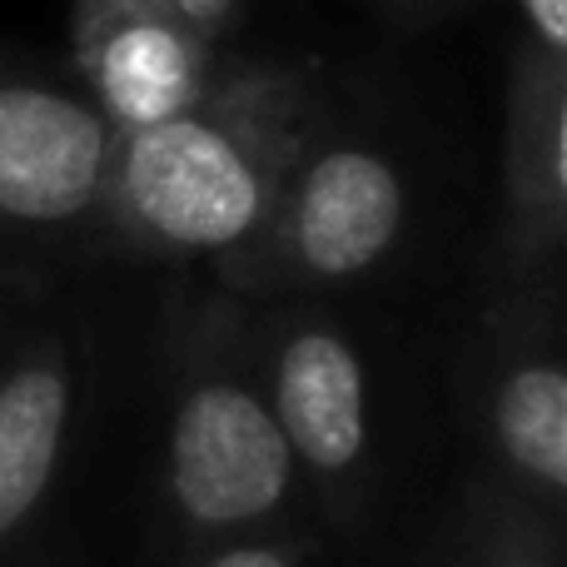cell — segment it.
<instances>
[{
  "label": "cell",
  "instance_id": "cell-1",
  "mask_svg": "<svg viewBox=\"0 0 567 567\" xmlns=\"http://www.w3.org/2000/svg\"><path fill=\"white\" fill-rule=\"evenodd\" d=\"M299 65H225L199 105L110 140L90 259L215 265L265 219L299 150L329 125Z\"/></svg>",
  "mask_w": 567,
  "mask_h": 567
},
{
  "label": "cell",
  "instance_id": "cell-2",
  "mask_svg": "<svg viewBox=\"0 0 567 567\" xmlns=\"http://www.w3.org/2000/svg\"><path fill=\"white\" fill-rule=\"evenodd\" d=\"M159 389V498L185 558L279 533L303 488L259 383L249 303L189 284L165 309Z\"/></svg>",
  "mask_w": 567,
  "mask_h": 567
},
{
  "label": "cell",
  "instance_id": "cell-3",
  "mask_svg": "<svg viewBox=\"0 0 567 567\" xmlns=\"http://www.w3.org/2000/svg\"><path fill=\"white\" fill-rule=\"evenodd\" d=\"M409 235V179L383 145L323 125L289 165L265 219L209 269L245 303L323 299L379 275Z\"/></svg>",
  "mask_w": 567,
  "mask_h": 567
},
{
  "label": "cell",
  "instance_id": "cell-4",
  "mask_svg": "<svg viewBox=\"0 0 567 567\" xmlns=\"http://www.w3.org/2000/svg\"><path fill=\"white\" fill-rule=\"evenodd\" d=\"M110 130L65 65L0 45V299L90 259Z\"/></svg>",
  "mask_w": 567,
  "mask_h": 567
},
{
  "label": "cell",
  "instance_id": "cell-5",
  "mask_svg": "<svg viewBox=\"0 0 567 567\" xmlns=\"http://www.w3.org/2000/svg\"><path fill=\"white\" fill-rule=\"evenodd\" d=\"M468 409L488 483L563 523L567 508V363L563 284L503 289L478 319L468 359Z\"/></svg>",
  "mask_w": 567,
  "mask_h": 567
},
{
  "label": "cell",
  "instance_id": "cell-6",
  "mask_svg": "<svg viewBox=\"0 0 567 567\" xmlns=\"http://www.w3.org/2000/svg\"><path fill=\"white\" fill-rule=\"evenodd\" d=\"M249 333L299 488L329 513H353L379 458L363 349L319 299L249 303Z\"/></svg>",
  "mask_w": 567,
  "mask_h": 567
},
{
  "label": "cell",
  "instance_id": "cell-7",
  "mask_svg": "<svg viewBox=\"0 0 567 567\" xmlns=\"http://www.w3.org/2000/svg\"><path fill=\"white\" fill-rule=\"evenodd\" d=\"M65 70L120 140L199 105L225 60L169 0H70Z\"/></svg>",
  "mask_w": 567,
  "mask_h": 567
},
{
  "label": "cell",
  "instance_id": "cell-8",
  "mask_svg": "<svg viewBox=\"0 0 567 567\" xmlns=\"http://www.w3.org/2000/svg\"><path fill=\"white\" fill-rule=\"evenodd\" d=\"M567 249V55L513 45L503 100V215L493 245V284L538 289L563 284Z\"/></svg>",
  "mask_w": 567,
  "mask_h": 567
},
{
  "label": "cell",
  "instance_id": "cell-9",
  "mask_svg": "<svg viewBox=\"0 0 567 567\" xmlns=\"http://www.w3.org/2000/svg\"><path fill=\"white\" fill-rule=\"evenodd\" d=\"M0 299V567L55 488L85 393V353L65 319H10Z\"/></svg>",
  "mask_w": 567,
  "mask_h": 567
},
{
  "label": "cell",
  "instance_id": "cell-10",
  "mask_svg": "<svg viewBox=\"0 0 567 567\" xmlns=\"http://www.w3.org/2000/svg\"><path fill=\"white\" fill-rule=\"evenodd\" d=\"M563 523L543 518L498 483H473L458 518L453 567H563Z\"/></svg>",
  "mask_w": 567,
  "mask_h": 567
},
{
  "label": "cell",
  "instance_id": "cell-11",
  "mask_svg": "<svg viewBox=\"0 0 567 567\" xmlns=\"http://www.w3.org/2000/svg\"><path fill=\"white\" fill-rule=\"evenodd\" d=\"M185 567H309V548L289 533H259V538H235L219 548L189 553Z\"/></svg>",
  "mask_w": 567,
  "mask_h": 567
},
{
  "label": "cell",
  "instance_id": "cell-12",
  "mask_svg": "<svg viewBox=\"0 0 567 567\" xmlns=\"http://www.w3.org/2000/svg\"><path fill=\"white\" fill-rule=\"evenodd\" d=\"M508 6L523 16V35L533 45L567 55V0H508Z\"/></svg>",
  "mask_w": 567,
  "mask_h": 567
},
{
  "label": "cell",
  "instance_id": "cell-13",
  "mask_svg": "<svg viewBox=\"0 0 567 567\" xmlns=\"http://www.w3.org/2000/svg\"><path fill=\"white\" fill-rule=\"evenodd\" d=\"M169 6H175L205 40H215V45L239 25V16H245V0H169Z\"/></svg>",
  "mask_w": 567,
  "mask_h": 567
},
{
  "label": "cell",
  "instance_id": "cell-14",
  "mask_svg": "<svg viewBox=\"0 0 567 567\" xmlns=\"http://www.w3.org/2000/svg\"><path fill=\"white\" fill-rule=\"evenodd\" d=\"M379 6L399 10V16H443V10L463 6V0H379Z\"/></svg>",
  "mask_w": 567,
  "mask_h": 567
},
{
  "label": "cell",
  "instance_id": "cell-15",
  "mask_svg": "<svg viewBox=\"0 0 567 567\" xmlns=\"http://www.w3.org/2000/svg\"><path fill=\"white\" fill-rule=\"evenodd\" d=\"M449 567H453V563H449Z\"/></svg>",
  "mask_w": 567,
  "mask_h": 567
}]
</instances>
